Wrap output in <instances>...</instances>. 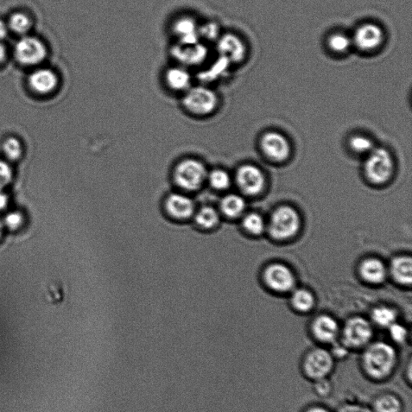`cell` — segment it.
Instances as JSON below:
<instances>
[{
    "instance_id": "cell-33",
    "label": "cell",
    "mask_w": 412,
    "mask_h": 412,
    "mask_svg": "<svg viewBox=\"0 0 412 412\" xmlns=\"http://www.w3.org/2000/svg\"><path fill=\"white\" fill-rule=\"evenodd\" d=\"M221 34L219 25L216 22L200 23L199 36L201 41L208 44L216 42Z\"/></svg>"
},
{
    "instance_id": "cell-37",
    "label": "cell",
    "mask_w": 412,
    "mask_h": 412,
    "mask_svg": "<svg viewBox=\"0 0 412 412\" xmlns=\"http://www.w3.org/2000/svg\"><path fill=\"white\" fill-rule=\"evenodd\" d=\"M336 412H373L370 407L363 403L348 402L341 404Z\"/></svg>"
},
{
    "instance_id": "cell-22",
    "label": "cell",
    "mask_w": 412,
    "mask_h": 412,
    "mask_svg": "<svg viewBox=\"0 0 412 412\" xmlns=\"http://www.w3.org/2000/svg\"><path fill=\"white\" fill-rule=\"evenodd\" d=\"M391 273L399 283L409 285L412 281V261L409 256L396 257L391 263Z\"/></svg>"
},
{
    "instance_id": "cell-4",
    "label": "cell",
    "mask_w": 412,
    "mask_h": 412,
    "mask_svg": "<svg viewBox=\"0 0 412 412\" xmlns=\"http://www.w3.org/2000/svg\"><path fill=\"white\" fill-rule=\"evenodd\" d=\"M373 339L372 323L361 316H354L341 327L339 341L348 351H362Z\"/></svg>"
},
{
    "instance_id": "cell-12",
    "label": "cell",
    "mask_w": 412,
    "mask_h": 412,
    "mask_svg": "<svg viewBox=\"0 0 412 412\" xmlns=\"http://www.w3.org/2000/svg\"><path fill=\"white\" fill-rule=\"evenodd\" d=\"M261 148L266 156L271 161L282 162L291 154V145L288 137L280 131H269L261 139Z\"/></svg>"
},
{
    "instance_id": "cell-44",
    "label": "cell",
    "mask_w": 412,
    "mask_h": 412,
    "mask_svg": "<svg viewBox=\"0 0 412 412\" xmlns=\"http://www.w3.org/2000/svg\"><path fill=\"white\" fill-rule=\"evenodd\" d=\"M6 56H7V53H6V49L2 44H0V64H2L4 62L6 59Z\"/></svg>"
},
{
    "instance_id": "cell-35",
    "label": "cell",
    "mask_w": 412,
    "mask_h": 412,
    "mask_svg": "<svg viewBox=\"0 0 412 412\" xmlns=\"http://www.w3.org/2000/svg\"><path fill=\"white\" fill-rule=\"evenodd\" d=\"M390 338L393 345L396 346H403L408 339V332L407 328L398 322L394 323L388 328Z\"/></svg>"
},
{
    "instance_id": "cell-7",
    "label": "cell",
    "mask_w": 412,
    "mask_h": 412,
    "mask_svg": "<svg viewBox=\"0 0 412 412\" xmlns=\"http://www.w3.org/2000/svg\"><path fill=\"white\" fill-rule=\"evenodd\" d=\"M394 159L391 152L384 148H376L366 156L365 173L375 184H383L394 174Z\"/></svg>"
},
{
    "instance_id": "cell-43",
    "label": "cell",
    "mask_w": 412,
    "mask_h": 412,
    "mask_svg": "<svg viewBox=\"0 0 412 412\" xmlns=\"http://www.w3.org/2000/svg\"><path fill=\"white\" fill-rule=\"evenodd\" d=\"M8 199L7 196L3 193L2 189H0V211L7 206Z\"/></svg>"
},
{
    "instance_id": "cell-34",
    "label": "cell",
    "mask_w": 412,
    "mask_h": 412,
    "mask_svg": "<svg viewBox=\"0 0 412 412\" xmlns=\"http://www.w3.org/2000/svg\"><path fill=\"white\" fill-rule=\"evenodd\" d=\"M3 151L10 161H17L22 155V145L18 139L10 137L3 144Z\"/></svg>"
},
{
    "instance_id": "cell-38",
    "label": "cell",
    "mask_w": 412,
    "mask_h": 412,
    "mask_svg": "<svg viewBox=\"0 0 412 412\" xmlns=\"http://www.w3.org/2000/svg\"><path fill=\"white\" fill-rule=\"evenodd\" d=\"M12 176L11 169L9 164L0 161V189H3L11 181Z\"/></svg>"
},
{
    "instance_id": "cell-5",
    "label": "cell",
    "mask_w": 412,
    "mask_h": 412,
    "mask_svg": "<svg viewBox=\"0 0 412 412\" xmlns=\"http://www.w3.org/2000/svg\"><path fill=\"white\" fill-rule=\"evenodd\" d=\"M208 173L204 163L196 158L188 157L176 164L174 179L181 189L194 192L207 180Z\"/></svg>"
},
{
    "instance_id": "cell-18",
    "label": "cell",
    "mask_w": 412,
    "mask_h": 412,
    "mask_svg": "<svg viewBox=\"0 0 412 412\" xmlns=\"http://www.w3.org/2000/svg\"><path fill=\"white\" fill-rule=\"evenodd\" d=\"M166 207L171 216L181 220L192 217L195 211L194 201L181 194H170L166 199Z\"/></svg>"
},
{
    "instance_id": "cell-26",
    "label": "cell",
    "mask_w": 412,
    "mask_h": 412,
    "mask_svg": "<svg viewBox=\"0 0 412 412\" xmlns=\"http://www.w3.org/2000/svg\"><path fill=\"white\" fill-rule=\"evenodd\" d=\"M327 46L333 54H345L353 46L352 38L341 31H336L328 37Z\"/></svg>"
},
{
    "instance_id": "cell-40",
    "label": "cell",
    "mask_w": 412,
    "mask_h": 412,
    "mask_svg": "<svg viewBox=\"0 0 412 412\" xmlns=\"http://www.w3.org/2000/svg\"><path fill=\"white\" fill-rule=\"evenodd\" d=\"M23 223V217L20 213H11L5 218V225L11 230H16Z\"/></svg>"
},
{
    "instance_id": "cell-6",
    "label": "cell",
    "mask_w": 412,
    "mask_h": 412,
    "mask_svg": "<svg viewBox=\"0 0 412 412\" xmlns=\"http://www.w3.org/2000/svg\"><path fill=\"white\" fill-rule=\"evenodd\" d=\"M208 44L201 41L193 44L174 43L170 48V54L176 64L189 69L206 66L210 58Z\"/></svg>"
},
{
    "instance_id": "cell-21",
    "label": "cell",
    "mask_w": 412,
    "mask_h": 412,
    "mask_svg": "<svg viewBox=\"0 0 412 412\" xmlns=\"http://www.w3.org/2000/svg\"><path fill=\"white\" fill-rule=\"evenodd\" d=\"M373 412H403L402 398L392 392H383L373 398L370 405Z\"/></svg>"
},
{
    "instance_id": "cell-17",
    "label": "cell",
    "mask_w": 412,
    "mask_h": 412,
    "mask_svg": "<svg viewBox=\"0 0 412 412\" xmlns=\"http://www.w3.org/2000/svg\"><path fill=\"white\" fill-rule=\"evenodd\" d=\"M163 79L168 90L177 94L182 95L194 85L191 69L179 64L167 68Z\"/></svg>"
},
{
    "instance_id": "cell-41",
    "label": "cell",
    "mask_w": 412,
    "mask_h": 412,
    "mask_svg": "<svg viewBox=\"0 0 412 412\" xmlns=\"http://www.w3.org/2000/svg\"><path fill=\"white\" fill-rule=\"evenodd\" d=\"M303 412H332L331 410L321 405H311L308 406Z\"/></svg>"
},
{
    "instance_id": "cell-16",
    "label": "cell",
    "mask_w": 412,
    "mask_h": 412,
    "mask_svg": "<svg viewBox=\"0 0 412 412\" xmlns=\"http://www.w3.org/2000/svg\"><path fill=\"white\" fill-rule=\"evenodd\" d=\"M200 22L192 16L184 15L175 19L171 24L176 44H193L201 41L199 36Z\"/></svg>"
},
{
    "instance_id": "cell-30",
    "label": "cell",
    "mask_w": 412,
    "mask_h": 412,
    "mask_svg": "<svg viewBox=\"0 0 412 412\" xmlns=\"http://www.w3.org/2000/svg\"><path fill=\"white\" fill-rule=\"evenodd\" d=\"M207 180L212 188L224 191L231 186V176L227 171L221 169H216L208 173Z\"/></svg>"
},
{
    "instance_id": "cell-15",
    "label": "cell",
    "mask_w": 412,
    "mask_h": 412,
    "mask_svg": "<svg viewBox=\"0 0 412 412\" xmlns=\"http://www.w3.org/2000/svg\"><path fill=\"white\" fill-rule=\"evenodd\" d=\"M264 278L268 286L278 293H288L295 288L293 272L282 263H273L264 272Z\"/></svg>"
},
{
    "instance_id": "cell-23",
    "label": "cell",
    "mask_w": 412,
    "mask_h": 412,
    "mask_svg": "<svg viewBox=\"0 0 412 412\" xmlns=\"http://www.w3.org/2000/svg\"><path fill=\"white\" fill-rule=\"evenodd\" d=\"M220 207L225 216L236 218L244 213L246 201L238 194H229L221 200Z\"/></svg>"
},
{
    "instance_id": "cell-20",
    "label": "cell",
    "mask_w": 412,
    "mask_h": 412,
    "mask_svg": "<svg viewBox=\"0 0 412 412\" xmlns=\"http://www.w3.org/2000/svg\"><path fill=\"white\" fill-rule=\"evenodd\" d=\"M360 274L366 281L377 284L385 281L388 270L380 259L370 258L361 264Z\"/></svg>"
},
{
    "instance_id": "cell-8",
    "label": "cell",
    "mask_w": 412,
    "mask_h": 412,
    "mask_svg": "<svg viewBox=\"0 0 412 412\" xmlns=\"http://www.w3.org/2000/svg\"><path fill=\"white\" fill-rule=\"evenodd\" d=\"M300 227V215L293 208L281 206L271 215L269 231L271 236L276 239L284 240L294 236Z\"/></svg>"
},
{
    "instance_id": "cell-14",
    "label": "cell",
    "mask_w": 412,
    "mask_h": 412,
    "mask_svg": "<svg viewBox=\"0 0 412 412\" xmlns=\"http://www.w3.org/2000/svg\"><path fill=\"white\" fill-rule=\"evenodd\" d=\"M238 187L247 195L261 194L265 187V176L263 171L255 164H246L237 169L236 175Z\"/></svg>"
},
{
    "instance_id": "cell-39",
    "label": "cell",
    "mask_w": 412,
    "mask_h": 412,
    "mask_svg": "<svg viewBox=\"0 0 412 412\" xmlns=\"http://www.w3.org/2000/svg\"><path fill=\"white\" fill-rule=\"evenodd\" d=\"M331 346V348H329V351H331L336 361L345 359L348 357V353H351V351H348V348L344 345H342L340 341L336 342V343Z\"/></svg>"
},
{
    "instance_id": "cell-11",
    "label": "cell",
    "mask_w": 412,
    "mask_h": 412,
    "mask_svg": "<svg viewBox=\"0 0 412 412\" xmlns=\"http://www.w3.org/2000/svg\"><path fill=\"white\" fill-rule=\"evenodd\" d=\"M351 38L353 46L363 52H371L382 46L385 33L378 24L369 22L359 25Z\"/></svg>"
},
{
    "instance_id": "cell-31",
    "label": "cell",
    "mask_w": 412,
    "mask_h": 412,
    "mask_svg": "<svg viewBox=\"0 0 412 412\" xmlns=\"http://www.w3.org/2000/svg\"><path fill=\"white\" fill-rule=\"evenodd\" d=\"M244 230L253 236H259L265 231V221L261 214L251 213L246 215L243 220Z\"/></svg>"
},
{
    "instance_id": "cell-32",
    "label": "cell",
    "mask_w": 412,
    "mask_h": 412,
    "mask_svg": "<svg viewBox=\"0 0 412 412\" xmlns=\"http://www.w3.org/2000/svg\"><path fill=\"white\" fill-rule=\"evenodd\" d=\"M8 26L15 34L24 35L31 29V21L26 14L23 12H16L11 16Z\"/></svg>"
},
{
    "instance_id": "cell-2",
    "label": "cell",
    "mask_w": 412,
    "mask_h": 412,
    "mask_svg": "<svg viewBox=\"0 0 412 412\" xmlns=\"http://www.w3.org/2000/svg\"><path fill=\"white\" fill-rule=\"evenodd\" d=\"M220 97L211 86L193 85L181 95V106L188 115L195 118H207L216 113Z\"/></svg>"
},
{
    "instance_id": "cell-36",
    "label": "cell",
    "mask_w": 412,
    "mask_h": 412,
    "mask_svg": "<svg viewBox=\"0 0 412 412\" xmlns=\"http://www.w3.org/2000/svg\"><path fill=\"white\" fill-rule=\"evenodd\" d=\"M313 383V391L315 394L321 398H326L331 396L333 391V385L328 378L316 380Z\"/></svg>"
},
{
    "instance_id": "cell-27",
    "label": "cell",
    "mask_w": 412,
    "mask_h": 412,
    "mask_svg": "<svg viewBox=\"0 0 412 412\" xmlns=\"http://www.w3.org/2000/svg\"><path fill=\"white\" fill-rule=\"evenodd\" d=\"M291 303L301 313L311 311L315 304L313 295L306 289H297L291 295Z\"/></svg>"
},
{
    "instance_id": "cell-29",
    "label": "cell",
    "mask_w": 412,
    "mask_h": 412,
    "mask_svg": "<svg viewBox=\"0 0 412 412\" xmlns=\"http://www.w3.org/2000/svg\"><path fill=\"white\" fill-rule=\"evenodd\" d=\"M348 148L355 154L367 156L376 147L371 137L363 134H356L348 139Z\"/></svg>"
},
{
    "instance_id": "cell-9",
    "label": "cell",
    "mask_w": 412,
    "mask_h": 412,
    "mask_svg": "<svg viewBox=\"0 0 412 412\" xmlns=\"http://www.w3.org/2000/svg\"><path fill=\"white\" fill-rule=\"evenodd\" d=\"M216 50L218 56L224 59L231 65L239 64L246 58L247 47L243 38L236 34H221L216 42Z\"/></svg>"
},
{
    "instance_id": "cell-1",
    "label": "cell",
    "mask_w": 412,
    "mask_h": 412,
    "mask_svg": "<svg viewBox=\"0 0 412 412\" xmlns=\"http://www.w3.org/2000/svg\"><path fill=\"white\" fill-rule=\"evenodd\" d=\"M361 352V370L367 378L380 383L394 375L399 363L397 346L388 341H373Z\"/></svg>"
},
{
    "instance_id": "cell-28",
    "label": "cell",
    "mask_w": 412,
    "mask_h": 412,
    "mask_svg": "<svg viewBox=\"0 0 412 412\" xmlns=\"http://www.w3.org/2000/svg\"><path fill=\"white\" fill-rule=\"evenodd\" d=\"M195 221L202 229L211 230L219 223V215L214 208L205 206L195 215Z\"/></svg>"
},
{
    "instance_id": "cell-13",
    "label": "cell",
    "mask_w": 412,
    "mask_h": 412,
    "mask_svg": "<svg viewBox=\"0 0 412 412\" xmlns=\"http://www.w3.org/2000/svg\"><path fill=\"white\" fill-rule=\"evenodd\" d=\"M341 327L338 321L333 316L323 314L313 320L310 331L318 343L323 346H331L338 341Z\"/></svg>"
},
{
    "instance_id": "cell-10",
    "label": "cell",
    "mask_w": 412,
    "mask_h": 412,
    "mask_svg": "<svg viewBox=\"0 0 412 412\" xmlns=\"http://www.w3.org/2000/svg\"><path fill=\"white\" fill-rule=\"evenodd\" d=\"M47 49L44 43L33 36H24L15 46L16 60L24 66H36L46 58Z\"/></svg>"
},
{
    "instance_id": "cell-42",
    "label": "cell",
    "mask_w": 412,
    "mask_h": 412,
    "mask_svg": "<svg viewBox=\"0 0 412 412\" xmlns=\"http://www.w3.org/2000/svg\"><path fill=\"white\" fill-rule=\"evenodd\" d=\"M9 26L3 21L0 20V41H3L9 34Z\"/></svg>"
},
{
    "instance_id": "cell-45",
    "label": "cell",
    "mask_w": 412,
    "mask_h": 412,
    "mask_svg": "<svg viewBox=\"0 0 412 412\" xmlns=\"http://www.w3.org/2000/svg\"><path fill=\"white\" fill-rule=\"evenodd\" d=\"M3 232V225L1 223V221H0V236H1Z\"/></svg>"
},
{
    "instance_id": "cell-19",
    "label": "cell",
    "mask_w": 412,
    "mask_h": 412,
    "mask_svg": "<svg viewBox=\"0 0 412 412\" xmlns=\"http://www.w3.org/2000/svg\"><path fill=\"white\" fill-rule=\"evenodd\" d=\"M29 84L36 93L47 94L53 92L58 86V75L49 69H36L30 75Z\"/></svg>"
},
{
    "instance_id": "cell-3",
    "label": "cell",
    "mask_w": 412,
    "mask_h": 412,
    "mask_svg": "<svg viewBox=\"0 0 412 412\" xmlns=\"http://www.w3.org/2000/svg\"><path fill=\"white\" fill-rule=\"evenodd\" d=\"M336 360L329 348L326 346H314L304 353L301 360V371L304 377L315 382L316 380L328 378L335 368Z\"/></svg>"
},
{
    "instance_id": "cell-24",
    "label": "cell",
    "mask_w": 412,
    "mask_h": 412,
    "mask_svg": "<svg viewBox=\"0 0 412 412\" xmlns=\"http://www.w3.org/2000/svg\"><path fill=\"white\" fill-rule=\"evenodd\" d=\"M371 318L373 325L388 328L397 322L398 313L394 308L391 307L378 306L373 309Z\"/></svg>"
},
{
    "instance_id": "cell-25",
    "label": "cell",
    "mask_w": 412,
    "mask_h": 412,
    "mask_svg": "<svg viewBox=\"0 0 412 412\" xmlns=\"http://www.w3.org/2000/svg\"><path fill=\"white\" fill-rule=\"evenodd\" d=\"M228 65H231L229 62L218 56L217 61H214L206 68L202 67L200 74L201 84L210 86L211 81L219 79L223 76Z\"/></svg>"
}]
</instances>
